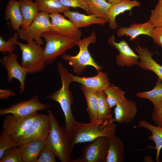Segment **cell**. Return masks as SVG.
Listing matches in <instances>:
<instances>
[{"label": "cell", "mask_w": 162, "mask_h": 162, "mask_svg": "<svg viewBox=\"0 0 162 162\" xmlns=\"http://www.w3.org/2000/svg\"><path fill=\"white\" fill-rule=\"evenodd\" d=\"M38 112L25 118L8 115L3 120L2 129L13 141L17 142L20 137L38 115Z\"/></svg>", "instance_id": "cell-11"}, {"label": "cell", "mask_w": 162, "mask_h": 162, "mask_svg": "<svg viewBox=\"0 0 162 162\" xmlns=\"http://www.w3.org/2000/svg\"><path fill=\"white\" fill-rule=\"evenodd\" d=\"M154 27L148 20L142 23H134L128 27H122L117 30L118 36L121 37L124 35L130 37V40H133L138 36L144 35L151 37Z\"/></svg>", "instance_id": "cell-20"}, {"label": "cell", "mask_w": 162, "mask_h": 162, "mask_svg": "<svg viewBox=\"0 0 162 162\" xmlns=\"http://www.w3.org/2000/svg\"><path fill=\"white\" fill-rule=\"evenodd\" d=\"M72 82L79 83L96 92L104 91L110 84L106 73L100 70L95 76L88 77H80L70 74Z\"/></svg>", "instance_id": "cell-15"}, {"label": "cell", "mask_w": 162, "mask_h": 162, "mask_svg": "<svg viewBox=\"0 0 162 162\" xmlns=\"http://www.w3.org/2000/svg\"><path fill=\"white\" fill-rule=\"evenodd\" d=\"M46 111L51 122V129L45 141L46 147L52 151L61 162H74L71 156L73 150L72 137L65 127L61 126L49 109Z\"/></svg>", "instance_id": "cell-1"}, {"label": "cell", "mask_w": 162, "mask_h": 162, "mask_svg": "<svg viewBox=\"0 0 162 162\" xmlns=\"http://www.w3.org/2000/svg\"><path fill=\"white\" fill-rule=\"evenodd\" d=\"M0 162H23L18 148H12L6 151Z\"/></svg>", "instance_id": "cell-35"}, {"label": "cell", "mask_w": 162, "mask_h": 162, "mask_svg": "<svg viewBox=\"0 0 162 162\" xmlns=\"http://www.w3.org/2000/svg\"><path fill=\"white\" fill-rule=\"evenodd\" d=\"M106 0L107 1V0Z\"/></svg>", "instance_id": "cell-43"}, {"label": "cell", "mask_w": 162, "mask_h": 162, "mask_svg": "<svg viewBox=\"0 0 162 162\" xmlns=\"http://www.w3.org/2000/svg\"><path fill=\"white\" fill-rule=\"evenodd\" d=\"M20 8L23 18L21 28H26L32 22L39 10L33 0H20Z\"/></svg>", "instance_id": "cell-24"}, {"label": "cell", "mask_w": 162, "mask_h": 162, "mask_svg": "<svg viewBox=\"0 0 162 162\" xmlns=\"http://www.w3.org/2000/svg\"><path fill=\"white\" fill-rule=\"evenodd\" d=\"M22 145L18 142L12 141L2 130L0 136V159L8 149L15 147H20Z\"/></svg>", "instance_id": "cell-33"}, {"label": "cell", "mask_w": 162, "mask_h": 162, "mask_svg": "<svg viewBox=\"0 0 162 162\" xmlns=\"http://www.w3.org/2000/svg\"><path fill=\"white\" fill-rule=\"evenodd\" d=\"M41 37L45 39L46 42L44 56L47 65L51 64L58 56L65 54L68 50L73 48L78 40L52 30L43 32Z\"/></svg>", "instance_id": "cell-5"}, {"label": "cell", "mask_w": 162, "mask_h": 162, "mask_svg": "<svg viewBox=\"0 0 162 162\" xmlns=\"http://www.w3.org/2000/svg\"><path fill=\"white\" fill-rule=\"evenodd\" d=\"M104 91L106 95L107 101L111 108L123 102L126 99L125 97V92L118 86H115L112 84H110Z\"/></svg>", "instance_id": "cell-30"}, {"label": "cell", "mask_w": 162, "mask_h": 162, "mask_svg": "<svg viewBox=\"0 0 162 162\" xmlns=\"http://www.w3.org/2000/svg\"><path fill=\"white\" fill-rule=\"evenodd\" d=\"M78 28L90 26L92 24L103 25L107 21L104 18L97 17L91 14L86 15L77 12L68 10L63 13Z\"/></svg>", "instance_id": "cell-19"}, {"label": "cell", "mask_w": 162, "mask_h": 162, "mask_svg": "<svg viewBox=\"0 0 162 162\" xmlns=\"http://www.w3.org/2000/svg\"><path fill=\"white\" fill-rule=\"evenodd\" d=\"M51 126L50 118L48 115L38 114L17 142L23 144L38 140L46 141L50 133Z\"/></svg>", "instance_id": "cell-9"}, {"label": "cell", "mask_w": 162, "mask_h": 162, "mask_svg": "<svg viewBox=\"0 0 162 162\" xmlns=\"http://www.w3.org/2000/svg\"><path fill=\"white\" fill-rule=\"evenodd\" d=\"M146 158H144L143 159V161H145L146 160V162H153V160L152 158V157L150 156H146L145 157Z\"/></svg>", "instance_id": "cell-41"}, {"label": "cell", "mask_w": 162, "mask_h": 162, "mask_svg": "<svg viewBox=\"0 0 162 162\" xmlns=\"http://www.w3.org/2000/svg\"><path fill=\"white\" fill-rule=\"evenodd\" d=\"M90 14L109 22L108 13L111 4L106 0H85Z\"/></svg>", "instance_id": "cell-28"}, {"label": "cell", "mask_w": 162, "mask_h": 162, "mask_svg": "<svg viewBox=\"0 0 162 162\" xmlns=\"http://www.w3.org/2000/svg\"><path fill=\"white\" fill-rule=\"evenodd\" d=\"M58 69L62 82V87L59 90L49 94L46 98L59 104L64 115L65 128L68 134L71 136L73 128L76 121L72 113L71 106L73 98L71 92L69 89V85L72 82L70 73L61 63H58Z\"/></svg>", "instance_id": "cell-3"}, {"label": "cell", "mask_w": 162, "mask_h": 162, "mask_svg": "<svg viewBox=\"0 0 162 162\" xmlns=\"http://www.w3.org/2000/svg\"><path fill=\"white\" fill-rule=\"evenodd\" d=\"M16 94L10 89H0V99L8 100L10 97L15 96Z\"/></svg>", "instance_id": "cell-40"}, {"label": "cell", "mask_w": 162, "mask_h": 162, "mask_svg": "<svg viewBox=\"0 0 162 162\" xmlns=\"http://www.w3.org/2000/svg\"><path fill=\"white\" fill-rule=\"evenodd\" d=\"M81 89L86 100L87 111L90 122L98 119V101L96 92L82 85Z\"/></svg>", "instance_id": "cell-26"}, {"label": "cell", "mask_w": 162, "mask_h": 162, "mask_svg": "<svg viewBox=\"0 0 162 162\" xmlns=\"http://www.w3.org/2000/svg\"><path fill=\"white\" fill-rule=\"evenodd\" d=\"M109 147L106 162H123L124 155V145L115 133L106 137Z\"/></svg>", "instance_id": "cell-22"}, {"label": "cell", "mask_w": 162, "mask_h": 162, "mask_svg": "<svg viewBox=\"0 0 162 162\" xmlns=\"http://www.w3.org/2000/svg\"><path fill=\"white\" fill-rule=\"evenodd\" d=\"M49 16L51 19L52 30L77 40L81 39V31L70 20L65 18L60 14H51Z\"/></svg>", "instance_id": "cell-14"}, {"label": "cell", "mask_w": 162, "mask_h": 162, "mask_svg": "<svg viewBox=\"0 0 162 162\" xmlns=\"http://www.w3.org/2000/svg\"><path fill=\"white\" fill-rule=\"evenodd\" d=\"M64 5L72 8H80L88 14H91L88 6L85 0H59Z\"/></svg>", "instance_id": "cell-36"}, {"label": "cell", "mask_w": 162, "mask_h": 162, "mask_svg": "<svg viewBox=\"0 0 162 162\" xmlns=\"http://www.w3.org/2000/svg\"><path fill=\"white\" fill-rule=\"evenodd\" d=\"M95 32L92 31L90 35L82 39L77 40L76 45L79 48V51L76 56L65 54L62 58L68 62L72 67L73 72L77 75L81 74L88 66L93 67L98 71L101 70L103 67L98 65L92 57L88 50V46L91 43H95L96 40Z\"/></svg>", "instance_id": "cell-4"}, {"label": "cell", "mask_w": 162, "mask_h": 162, "mask_svg": "<svg viewBox=\"0 0 162 162\" xmlns=\"http://www.w3.org/2000/svg\"><path fill=\"white\" fill-rule=\"evenodd\" d=\"M18 45L22 52L21 65L28 72L32 74L39 72L45 68L44 48L36 41L32 40L27 44L19 43Z\"/></svg>", "instance_id": "cell-6"}, {"label": "cell", "mask_w": 162, "mask_h": 162, "mask_svg": "<svg viewBox=\"0 0 162 162\" xmlns=\"http://www.w3.org/2000/svg\"><path fill=\"white\" fill-rule=\"evenodd\" d=\"M116 126L113 118L105 121L98 119L87 123L76 121L71 135L73 145L92 142L100 136L107 137L115 133Z\"/></svg>", "instance_id": "cell-2"}, {"label": "cell", "mask_w": 162, "mask_h": 162, "mask_svg": "<svg viewBox=\"0 0 162 162\" xmlns=\"http://www.w3.org/2000/svg\"><path fill=\"white\" fill-rule=\"evenodd\" d=\"M35 2L40 11L45 12L49 14L63 13L70 8L62 4L59 0H35Z\"/></svg>", "instance_id": "cell-29"}, {"label": "cell", "mask_w": 162, "mask_h": 162, "mask_svg": "<svg viewBox=\"0 0 162 162\" xmlns=\"http://www.w3.org/2000/svg\"><path fill=\"white\" fill-rule=\"evenodd\" d=\"M151 37L154 43L162 47V27L154 28Z\"/></svg>", "instance_id": "cell-39"}, {"label": "cell", "mask_w": 162, "mask_h": 162, "mask_svg": "<svg viewBox=\"0 0 162 162\" xmlns=\"http://www.w3.org/2000/svg\"><path fill=\"white\" fill-rule=\"evenodd\" d=\"M122 0H107L108 2L111 4H113L117 3Z\"/></svg>", "instance_id": "cell-42"}, {"label": "cell", "mask_w": 162, "mask_h": 162, "mask_svg": "<svg viewBox=\"0 0 162 162\" xmlns=\"http://www.w3.org/2000/svg\"><path fill=\"white\" fill-rule=\"evenodd\" d=\"M6 21H10L13 30L17 31L23 22V18L20 8V2L17 0H10L7 4L4 11Z\"/></svg>", "instance_id": "cell-23"}, {"label": "cell", "mask_w": 162, "mask_h": 162, "mask_svg": "<svg viewBox=\"0 0 162 162\" xmlns=\"http://www.w3.org/2000/svg\"><path fill=\"white\" fill-rule=\"evenodd\" d=\"M85 146L80 157L74 162H106L109 145L106 137H99Z\"/></svg>", "instance_id": "cell-10"}, {"label": "cell", "mask_w": 162, "mask_h": 162, "mask_svg": "<svg viewBox=\"0 0 162 162\" xmlns=\"http://www.w3.org/2000/svg\"><path fill=\"white\" fill-rule=\"evenodd\" d=\"M98 101V118L104 121L113 118L111 109L107 100L106 96L104 91L96 92Z\"/></svg>", "instance_id": "cell-31"}, {"label": "cell", "mask_w": 162, "mask_h": 162, "mask_svg": "<svg viewBox=\"0 0 162 162\" xmlns=\"http://www.w3.org/2000/svg\"><path fill=\"white\" fill-rule=\"evenodd\" d=\"M137 127L145 128L151 132L152 135L149 136L148 139L152 140L155 143V147L152 148L156 150L155 159L156 162H158L160 153L162 148V127L153 125L144 120L140 121Z\"/></svg>", "instance_id": "cell-25"}, {"label": "cell", "mask_w": 162, "mask_h": 162, "mask_svg": "<svg viewBox=\"0 0 162 162\" xmlns=\"http://www.w3.org/2000/svg\"><path fill=\"white\" fill-rule=\"evenodd\" d=\"M141 3L136 0H122L113 4H112L108 13L109 27L113 30L118 27L116 21V16L124 12L131 11L134 7L140 6Z\"/></svg>", "instance_id": "cell-21"}, {"label": "cell", "mask_w": 162, "mask_h": 162, "mask_svg": "<svg viewBox=\"0 0 162 162\" xmlns=\"http://www.w3.org/2000/svg\"><path fill=\"white\" fill-rule=\"evenodd\" d=\"M135 50L140 59L137 64L138 66L143 70L153 71L162 80V66L153 58V53L146 47L140 46L136 47Z\"/></svg>", "instance_id": "cell-17"}, {"label": "cell", "mask_w": 162, "mask_h": 162, "mask_svg": "<svg viewBox=\"0 0 162 162\" xmlns=\"http://www.w3.org/2000/svg\"><path fill=\"white\" fill-rule=\"evenodd\" d=\"M136 97L149 100L153 103L154 107L159 108L162 106V80L158 78L156 85L152 90L147 92H137Z\"/></svg>", "instance_id": "cell-27"}, {"label": "cell", "mask_w": 162, "mask_h": 162, "mask_svg": "<svg viewBox=\"0 0 162 162\" xmlns=\"http://www.w3.org/2000/svg\"><path fill=\"white\" fill-rule=\"evenodd\" d=\"M46 147L45 141L38 140L23 144L18 149L23 162H36L41 151Z\"/></svg>", "instance_id": "cell-18"}, {"label": "cell", "mask_w": 162, "mask_h": 162, "mask_svg": "<svg viewBox=\"0 0 162 162\" xmlns=\"http://www.w3.org/2000/svg\"><path fill=\"white\" fill-rule=\"evenodd\" d=\"M108 43L116 48L119 51V54L116 57V62L118 66L131 67L137 65L139 59V56L125 40L116 42L115 36L112 34L109 38Z\"/></svg>", "instance_id": "cell-13"}, {"label": "cell", "mask_w": 162, "mask_h": 162, "mask_svg": "<svg viewBox=\"0 0 162 162\" xmlns=\"http://www.w3.org/2000/svg\"><path fill=\"white\" fill-rule=\"evenodd\" d=\"M149 20L154 28L162 27V0H158L155 7L151 11Z\"/></svg>", "instance_id": "cell-34"}, {"label": "cell", "mask_w": 162, "mask_h": 162, "mask_svg": "<svg viewBox=\"0 0 162 162\" xmlns=\"http://www.w3.org/2000/svg\"><path fill=\"white\" fill-rule=\"evenodd\" d=\"M151 119L157 126L162 127V106L159 108L154 107Z\"/></svg>", "instance_id": "cell-38"}, {"label": "cell", "mask_w": 162, "mask_h": 162, "mask_svg": "<svg viewBox=\"0 0 162 162\" xmlns=\"http://www.w3.org/2000/svg\"><path fill=\"white\" fill-rule=\"evenodd\" d=\"M19 37L18 32H16L12 37L7 41L3 40L2 36H0V51L2 52L11 53L15 51L16 48V45L20 43L18 40Z\"/></svg>", "instance_id": "cell-32"}, {"label": "cell", "mask_w": 162, "mask_h": 162, "mask_svg": "<svg viewBox=\"0 0 162 162\" xmlns=\"http://www.w3.org/2000/svg\"><path fill=\"white\" fill-rule=\"evenodd\" d=\"M49 14L43 12H38L31 24L26 28H21L17 32L20 38L28 42L35 40L41 45L44 42L42 34L51 30L52 24Z\"/></svg>", "instance_id": "cell-7"}, {"label": "cell", "mask_w": 162, "mask_h": 162, "mask_svg": "<svg viewBox=\"0 0 162 162\" xmlns=\"http://www.w3.org/2000/svg\"><path fill=\"white\" fill-rule=\"evenodd\" d=\"M17 59L16 54L12 52L4 56L1 63L7 71L8 82H11L13 79L20 82L19 93L22 94L25 90V81L28 72L19 64Z\"/></svg>", "instance_id": "cell-12"}, {"label": "cell", "mask_w": 162, "mask_h": 162, "mask_svg": "<svg viewBox=\"0 0 162 162\" xmlns=\"http://www.w3.org/2000/svg\"><path fill=\"white\" fill-rule=\"evenodd\" d=\"M55 154L46 147L41 151L36 162H55Z\"/></svg>", "instance_id": "cell-37"}, {"label": "cell", "mask_w": 162, "mask_h": 162, "mask_svg": "<svg viewBox=\"0 0 162 162\" xmlns=\"http://www.w3.org/2000/svg\"><path fill=\"white\" fill-rule=\"evenodd\" d=\"M137 111L136 103L126 99L124 102L116 106L114 109V122L129 124L135 119Z\"/></svg>", "instance_id": "cell-16"}, {"label": "cell", "mask_w": 162, "mask_h": 162, "mask_svg": "<svg viewBox=\"0 0 162 162\" xmlns=\"http://www.w3.org/2000/svg\"><path fill=\"white\" fill-rule=\"evenodd\" d=\"M38 96L35 94L27 100H20L10 107L0 110V115L11 113L15 117L20 118L28 117L38 110H46L50 107V105L42 103L40 101Z\"/></svg>", "instance_id": "cell-8"}]
</instances>
